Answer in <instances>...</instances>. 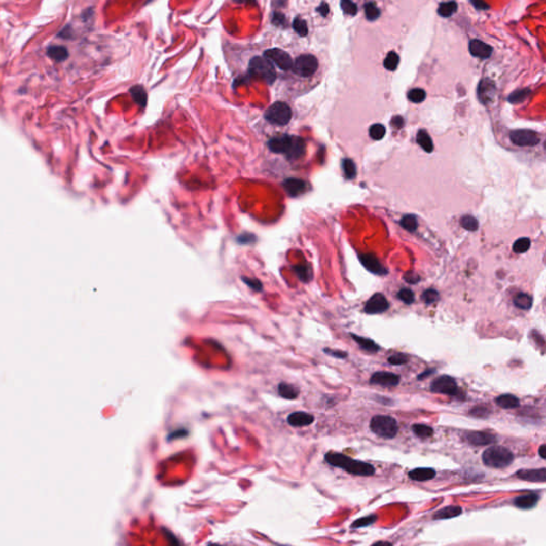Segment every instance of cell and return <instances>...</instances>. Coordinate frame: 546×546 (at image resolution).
<instances>
[{
    "instance_id": "obj_21",
    "label": "cell",
    "mask_w": 546,
    "mask_h": 546,
    "mask_svg": "<svg viewBox=\"0 0 546 546\" xmlns=\"http://www.w3.org/2000/svg\"><path fill=\"white\" fill-rule=\"evenodd\" d=\"M436 475V471L430 467H418L409 471L408 476L411 480L414 481H427L433 479Z\"/></svg>"
},
{
    "instance_id": "obj_49",
    "label": "cell",
    "mask_w": 546,
    "mask_h": 546,
    "mask_svg": "<svg viewBox=\"0 0 546 546\" xmlns=\"http://www.w3.org/2000/svg\"><path fill=\"white\" fill-rule=\"evenodd\" d=\"M390 124H391V126H394L395 128L400 129V128H403L404 125H405V120H404L403 117L396 116V117H394L393 119H391Z\"/></svg>"
},
{
    "instance_id": "obj_19",
    "label": "cell",
    "mask_w": 546,
    "mask_h": 546,
    "mask_svg": "<svg viewBox=\"0 0 546 546\" xmlns=\"http://www.w3.org/2000/svg\"><path fill=\"white\" fill-rule=\"evenodd\" d=\"M540 495L538 493H529L515 497L513 499V504L520 509H531L538 503Z\"/></svg>"
},
{
    "instance_id": "obj_32",
    "label": "cell",
    "mask_w": 546,
    "mask_h": 546,
    "mask_svg": "<svg viewBox=\"0 0 546 546\" xmlns=\"http://www.w3.org/2000/svg\"><path fill=\"white\" fill-rule=\"evenodd\" d=\"M412 430H413L415 435L420 439H427L433 435V429L427 425L415 424L413 425V427H412Z\"/></svg>"
},
{
    "instance_id": "obj_26",
    "label": "cell",
    "mask_w": 546,
    "mask_h": 546,
    "mask_svg": "<svg viewBox=\"0 0 546 546\" xmlns=\"http://www.w3.org/2000/svg\"><path fill=\"white\" fill-rule=\"evenodd\" d=\"M417 143L419 144V145L422 148V150H424L425 152L427 153H431L432 151H433V142H432V139L431 137L429 136V133L421 129L417 132Z\"/></svg>"
},
{
    "instance_id": "obj_22",
    "label": "cell",
    "mask_w": 546,
    "mask_h": 546,
    "mask_svg": "<svg viewBox=\"0 0 546 546\" xmlns=\"http://www.w3.org/2000/svg\"><path fill=\"white\" fill-rule=\"evenodd\" d=\"M463 509L459 506H448L443 508L439 511H436L433 514V520H446V519H452L457 518L462 514Z\"/></svg>"
},
{
    "instance_id": "obj_16",
    "label": "cell",
    "mask_w": 546,
    "mask_h": 546,
    "mask_svg": "<svg viewBox=\"0 0 546 546\" xmlns=\"http://www.w3.org/2000/svg\"><path fill=\"white\" fill-rule=\"evenodd\" d=\"M468 49L471 56L481 59L490 58L493 53V48L480 40H471L468 45Z\"/></svg>"
},
{
    "instance_id": "obj_2",
    "label": "cell",
    "mask_w": 546,
    "mask_h": 546,
    "mask_svg": "<svg viewBox=\"0 0 546 546\" xmlns=\"http://www.w3.org/2000/svg\"><path fill=\"white\" fill-rule=\"evenodd\" d=\"M270 151L277 154H283L289 159H299L305 154V141L297 136H280L270 139L268 143Z\"/></svg>"
},
{
    "instance_id": "obj_18",
    "label": "cell",
    "mask_w": 546,
    "mask_h": 546,
    "mask_svg": "<svg viewBox=\"0 0 546 546\" xmlns=\"http://www.w3.org/2000/svg\"><path fill=\"white\" fill-rule=\"evenodd\" d=\"M315 417L306 412H294L287 417V422L293 427H306L312 425Z\"/></svg>"
},
{
    "instance_id": "obj_30",
    "label": "cell",
    "mask_w": 546,
    "mask_h": 546,
    "mask_svg": "<svg viewBox=\"0 0 546 546\" xmlns=\"http://www.w3.org/2000/svg\"><path fill=\"white\" fill-rule=\"evenodd\" d=\"M364 11H365V16L368 20H370V22H374V20H377L379 17H380V10L378 9L377 5L373 2L370 3H367L364 5Z\"/></svg>"
},
{
    "instance_id": "obj_25",
    "label": "cell",
    "mask_w": 546,
    "mask_h": 546,
    "mask_svg": "<svg viewBox=\"0 0 546 546\" xmlns=\"http://www.w3.org/2000/svg\"><path fill=\"white\" fill-rule=\"evenodd\" d=\"M277 390H279L281 397L288 400H294L299 396V389L295 385H292L289 383L282 382L279 387H277Z\"/></svg>"
},
{
    "instance_id": "obj_54",
    "label": "cell",
    "mask_w": 546,
    "mask_h": 546,
    "mask_svg": "<svg viewBox=\"0 0 546 546\" xmlns=\"http://www.w3.org/2000/svg\"><path fill=\"white\" fill-rule=\"evenodd\" d=\"M433 373H435V370H434V369H429V370H426V372H425V373H422V374L418 375V376H417V379H418V380H424L425 378L429 377V376H430L431 374H433Z\"/></svg>"
},
{
    "instance_id": "obj_55",
    "label": "cell",
    "mask_w": 546,
    "mask_h": 546,
    "mask_svg": "<svg viewBox=\"0 0 546 546\" xmlns=\"http://www.w3.org/2000/svg\"><path fill=\"white\" fill-rule=\"evenodd\" d=\"M545 448H546V446H545L544 444L541 445L540 448H539V455H540V457H541L542 459H545V458H546V456H545Z\"/></svg>"
},
{
    "instance_id": "obj_3",
    "label": "cell",
    "mask_w": 546,
    "mask_h": 546,
    "mask_svg": "<svg viewBox=\"0 0 546 546\" xmlns=\"http://www.w3.org/2000/svg\"><path fill=\"white\" fill-rule=\"evenodd\" d=\"M514 460L513 452L507 447L494 445L482 453V461L484 465L492 468H504L512 464Z\"/></svg>"
},
{
    "instance_id": "obj_51",
    "label": "cell",
    "mask_w": 546,
    "mask_h": 546,
    "mask_svg": "<svg viewBox=\"0 0 546 546\" xmlns=\"http://www.w3.org/2000/svg\"><path fill=\"white\" fill-rule=\"evenodd\" d=\"M243 281H244L246 284H248L251 288H253L254 290L259 292V290L262 289V283L259 282V281H256V280H248V279H243Z\"/></svg>"
},
{
    "instance_id": "obj_35",
    "label": "cell",
    "mask_w": 546,
    "mask_h": 546,
    "mask_svg": "<svg viewBox=\"0 0 546 546\" xmlns=\"http://www.w3.org/2000/svg\"><path fill=\"white\" fill-rule=\"evenodd\" d=\"M378 520V517L375 514H372V515H368V517H365V518H360L356 521H354L351 525V528H360V527H366V526H369V525L374 524L376 521Z\"/></svg>"
},
{
    "instance_id": "obj_8",
    "label": "cell",
    "mask_w": 546,
    "mask_h": 546,
    "mask_svg": "<svg viewBox=\"0 0 546 546\" xmlns=\"http://www.w3.org/2000/svg\"><path fill=\"white\" fill-rule=\"evenodd\" d=\"M292 68L299 76L311 77L318 68V60L313 55H302L296 59Z\"/></svg>"
},
{
    "instance_id": "obj_15",
    "label": "cell",
    "mask_w": 546,
    "mask_h": 546,
    "mask_svg": "<svg viewBox=\"0 0 546 546\" xmlns=\"http://www.w3.org/2000/svg\"><path fill=\"white\" fill-rule=\"evenodd\" d=\"M359 260L362 265L370 272H373L378 275H384L387 273L384 266L380 263V261L374 254H369V253L360 254Z\"/></svg>"
},
{
    "instance_id": "obj_41",
    "label": "cell",
    "mask_w": 546,
    "mask_h": 546,
    "mask_svg": "<svg viewBox=\"0 0 546 546\" xmlns=\"http://www.w3.org/2000/svg\"><path fill=\"white\" fill-rule=\"evenodd\" d=\"M530 248V240L526 237L524 238H520L513 244V251L515 253H525Z\"/></svg>"
},
{
    "instance_id": "obj_43",
    "label": "cell",
    "mask_w": 546,
    "mask_h": 546,
    "mask_svg": "<svg viewBox=\"0 0 546 546\" xmlns=\"http://www.w3.org/2000/svg\"><path fill=\"white\" fill-rule=\"evenodd\" d=\"M341 7L344 13L349 15H355L357 13V7L352 0H342Z\"/></svg>"
},
{
    "instance_id": "obj_34",
    "label": "cell",
    "mask_w": 546,
    "mask_h": 546,
    "mask_svg": "<svg viewBox=\"0 0 546 546\" xmlns=\"http://www.w3.org/2000/svg\"><path fill=\"white\" fill-rule=\"evenodd\" d=\"M398 64H399V56L395 53V51H390V53H388V55L386 56L383 62L384 67L387 70L393 71L397 68Z\"/></svg>"
},
{
    "instance_id": "obj_27",
    "label": "cell",
    "mask_w": 546,
    "mask_h": 546,
    "mask_svg": "<svg viewBox=\"0 0 546 546\" xmlns=\"http://www.w3.org/2000/svg\"><path fill=\"white\" fill-rule=\"evenodd\" d=\"M457 9H458V5L456 2H447V3H443L440 5L439 7V10H438V13L442 16V17H450L452 14H455L457 12Z\"/></svg>"
},
{
    "instance_id": "obj_12",
    "label": "cell",
    "mask_w": 546,
    "mask_h": 546,
    "mask_svg": "<svg viewBox=\"0 0 546 546\" xmlns=\"http://www.w3.org/2000/svg\"><path fill=\"white\" fill-rule=\"evenodd\" d=\"M389 303L382 294H375L365 304L364 311L369 315L381 314L388 310Z\"/></svg>"
},
{
    "instance_id": "obj_10",
    "label": "cell",
    "mask_w": 546,
    "mask_h": 546,
    "mask_svg": "<svg viewBox=\"0 0 546 546\" xmlns=\"http://www.w3.org/2000/svg\"><path fill=\"white\" fill-rule=\"evenodd\" d=\"M264 56L282 70H289L293 67L294 62L292 57L280 48L268 49L265 51Z\"/></svg>"
},
{
    "instance_id": "obj_39",
    "label": "cell",
    "mask_w": 546,
    "mask_h": 546,
    "mask_svg": "<svg viewBox=\"0 0 546 546\" xmlns=\"http://www.w3.org/2000/svg\"><path fill=\"white\" fill-rule=\"evenodd\" d=\"M343 168L346 174V177L348 179H352L356 175V167L355 163L351 159H344L343 161Z\"/></svg>"
},
{
    "instance_id": "obj_52",
    "label": "cell",
    "mask_w": 546,
    "mask_h": 546,
    "mask_svg": "<svg viewBox=\"0 0 546 546\" xmlns=\"http://www.w3.org/2000/svg\"><path fill=\"white\" fill-rule=\"evenodd\" d=\"M405 279H406V281H407L408 283H410V284H415V283H417V282L419 281V276L416 275V274L413 273V272H408V273L405 275Z\"/></svg>"
},
{
    "instance_id": "obj_4",
    "label": "cell",
    "mask_w": 546,
    "mask_h": 546,
    "mask_svg": "<svg viewBox=\"0 0 546 546\" xmlns=\"http://www.w3.org/2000/svg\"><path fill=\"white\" fill-rule=\"evenodd\" d=\"M370 429L374 433L383 439H394L398 433L397 420L388 415H377L370 420Z\"/></svg>"
},
{
    "instance_id": "obj_36",
    "label": "cell",
    "mask_w": 546,
    "mask_h": 546,
    "mask_svg": "<svg viewBox=\"0 0 546 546\" xmlns=\"http://www.w3.org/2000/svg\"><path fill=\"white\" fill-rule=\"evenodd\" d=\"M293 27L295 29V31L300 37H306L307 35L308 29H307V24H306V22L304 19H302L300 17L295 18Z\"/></svg>"
},
{
    "instance_id": "obj_11",
    "label": "cell",
    "mask_w": 546,
    "mask_h": 546,
    "mask_svg": "<svg viewBox=\"0 0 546 546\" xmlns=\"http://www.w3.org/2000/svg\"><path fill=\"white\" fill-rule=\"evenodd\" d=\"M464 439L472 446H487L496 444L497 436L482 431H470L465 433Z\"/></svg>"
},
{
    "instance_id": "obj_31",
    "label": "cell",
    "mask_w": 546,
    "mask_h": 546,
    "mask_svg": "<svg viewBox=\"0 0 546 546\" xmlns=\"http://www.w3.org/2000/svg\"><path fill=\"white\" fill-rule=\"evenodd\" d=\"M530 90L529 89H523V90H518L513 92L512 94H510V96L508 97V100L509 102H511V104H520V102H523L524 100H526L528 98V96L530 95Z\"/></svg>"
},
{
    "instance_id": "obj_53",
    "label": "cell",
    "mask_w": 546,
    "mask_h": 546,
    "mask_svg": "<svg viewBox=\"0 0 546 546\" xmlns=\"http://www.w3.org/2000/svg\"><path fill=\"white\" fill-rule=\"evenodd\" d=\"M317 11L320 13L322 16H326L329 14V11H330V8L327 6V4L325 3H322L320 6H319L317 8Z\"/></svg>"
},
{
    "instance_id": "obj_48",
    "label": "cell",
    "mask_w": 546,
    "mask_h": 546,
    "mask_svg": "<svg viewBox=\"0 0 546 546\" xmlns=\"http://www.w3.org/2000/svg\"><path fill=\"white\" fill-rule=\"evenodd\" d=\"M323 352L326 353L330 356H333V357H336V358H342V359H345L348 356V353L342 351V350H332V349H329V348H324Z\"/></svg>"
},
{
    "instance_id": "obj_50",
    "label": "cell",
    "mask_w": 546,
    "mask_h": 546,
    "mask_svg": "<svg viewBox=\"0 0 546 546\" xmlns=\"http://www.w3.org/2000/svg\"><path fill=\"white\" fill-rule=\"evenodd\" d=\"M470 4L477 10H488L490 6L484 0H470Z\"/></svg>"
},
{
    "instance_id": "obj_47",
    "label": "cell",
    "mask_w": 546,
    "mask_h": 546,
    "mask_svg": "<svg viewBox=\"0 0 546 546\" xmlns=\"http://www.w3.org/2000/svg\"><path fill=\"white\" fill-rule=\"evenodd\" d=\"M398 299H400L401 301H404L406 304H412L414 302V294L412 290L410 289H407V288H405V289H401L398 295H397Z\"/></svg>"
},
{
    "instance_id": "obj_13",
    "label": "cell",
    "mask_w": 546,
    "mask_h": 546,
    "mask_svg": "<svg viewBox=\"0 0 546 546\" xmlns=\"http://www.w3.org/2000/svg\"><path fill=\"white\" fill-rule=\"evenodd\" d=\"M495 92H496L495 84H494L491 79L484 78L480 81L477 93H478V98L480 99L482 104L488 105L490 104V102H492L494 99V96H495Z\"/></svg>"
},
{
    "instance_id": "obj_33",
    "label": "cell",
    "mask_w": 546,
    "mask_h": 546,
    "mask_svg": "<svg viewBox=\"0 0 546 546\" xmlns=\"http://www.w3.org/2000/svg\"><path fill=\"white\" fill-rule=\"evenodd\" d=\"M400 224L405 230H407L409 232H415L416 229H417V226H418L417 219H416L415 215H413V214L405 215V217L401 219Z\"/></svg>"
},
{
    "instance_id": "obj_9",
    "label": "cell",
    "mask_w": 546,
    "mask_h": 546,
    "mask_svg": "<svg viewBox=\"0 0 546 546\" xmlns=\"http://www.w3.org/2000/svg\"><path fill=\"white\" fill-rule=\"evenodd\" d=\"M510 139L519 147H534L540 143L541 137L535 131L521 129L511 131Z\"/></svg>"
},
{
    "instance_id": "obj_38",
    "label": "cell",
    "mask_w": 546,
    "mask_h": 546,
    "mask_svg": "<svg viewBox=\"0 0 546 546\" xmlns=\"http://www.w3.org/2000/svg\"><path fill=\"white\" fill-rule=\"evenodd\" d=\"M461 225L467 231H476L478 230V221L476 218H474L472 215H464L460 221Z\"/></svg>"
},
{
    "instance_id": "obj_37",
    "label": "cell",
    "mask_w": 546,
    "mask_h": 546,
    "mask_svg": "<svg viewBox=\"0 0 546 546\" xmlns=\"http://www.w3.org/2000/svg\"><path fill=\"white\" fill-rule=\"evenodd\" d=\"M408 98L415 104H419L426 99V92L422 89H413L408 93Z\"/></svg>"
},
{
    "instance_id": "obj_44",
    "label": "cell",
    "mask_w": 546,
    "mask_h": 546,
    "mask_svg": "<svg viewBox=\"0 0 546 546\" xmlns=\"http://www.w3.org/2000/svg\"><path fill=\"white\" fill-rule=\"evenodd\" d=\"M421 299H422V301H424L426 304H432V303H434V302H436L439 300L440 295L434 289H428V290L424 292V294H422Z\"/></svg>"
},
{
    "instance_id": "obj_45",
    "label": "cell",
    "mask_w": 546,
    "mask_h": 546,
    "mask_svg": "<svg viewBox=\"0 0 546 546\" xmlns=\"http://www.w3.org/2000/svg\"><path fill=\"white\" fill-rule=\"evenodd\" d=\"M387 360H388V363L390 365L398 366V365H405V364L409 363V357L406 354L396 353V354L390 355Z\"/></svg>"
},
{
    "instance_id": "obj_29",
    "label": "cell",
    "mask_w": 546,
    "mask_h": 546,
    "mask_svg": "<svg viewBox=\"0 0 546 546\" xmlns=\"http://www.w3.org/2000/svg\"><path fill=\"white\" fill-rule=\"evenodd\" d=\"M514 305L521 310H529L532 306V298L527 294H519L514 298Z\"/></svg>"
},
{
    "instance_id": "obj_1",
    "label": "cell",
    "mask_w": 546,
    "mask_h": 546,
    "mask_svg": "<svg viewBox=\"0 0 546 546\" xmlns=\"http://www.w3.org/2000/svg\"><path fill=\"white\" fill-rule=\"evenodd\" d=\"M324 460L330 465L343 468L347 472L355 476L368 477L373 476L376 472V468L372 464H369V463L354 460L348 456L343 455V453L327 452L324 456Z\"/></svg>"
},
{
    "instance_id": "obj_6",
    "label": "cell",
    "mask_w": 546,
    "mask_h": 546,
    "mask_svg": "<svg viewBox=\"0 0 546 546\" xmlns=\"http://www.w3.org/2000/svg\"><path fill=\"white\" fill-rule=\"evenodd\" d=\"M249 70L253 76L261 77L268 84H273L276 78V71L267 58L254 57L249 64Z\"/></svg>"
},
{
    "instance_id": "obj_20",
    "label": "cell",
    "mask_w": 546,
    "mask_h": 546,
    "mask_svg": "<svg viewBox=\"0 0 546 546\" xmlns=\"http://www.w3.org/2000/svg\"><path fill=\"white\" fill-rule=\"evenodd\" d=\"M283 186L286 190V192L290 195V197H298L306 190V183L302 179L298 178H288L284 181Z\"/></svg>"
},
{
    "instance_id": "obj_7",
    "label": "cell",
    "mask_w": 546,
    "mask_h": 546,
    "mask_svg": "<svg viewBox=\"0 0 546 546\" xmlns=\"http://www.w3.org/2000/svg\"><path fill=\"white\" fill-rule=\"evenodd\" d=\"M430 389L432 393L434 394L458 397L459 399H461V395H463V393L458 387L456 380L450 376H440L435 378L432 381Z\"/></svg>"
},
{
    "instance_id": "obj_24",
    "label": "cell",
    "mask_w": 546,
    "mask_h": 546,
    "mask_svg": "<svg viewBox=\"0 0 546 546\" xmlns=\"http://www.w3.org/2000/svg\"><path fill=\"white\" fill-rule=\"evenodd\" d=\"M495 403L499 408L502 409H515L520 407V399L513 395L507 394L501 395L495 399Z\"/></svg>"
},
{
    "instance_id": "obj_23",
    "label": "cell",
    "mask_w": 546,
    "mask_h": 546,
    "mask_svg": "<svg viewBox=\"0 0 546 546\" xmlns=\"http://www.w3.org/2000/svg\"><path fill=\"white\" fill-rule=\"evenodd\" d=\"M351 337L356 342V344L360 347V349H363V350H365V351L370 352V353L379 352L380 347H379V345H377L373 341V339L362 337V336H357V335H355L353 333H351Z\"/></svg>"
},
{
    "instance_id": "obj_17",
    "label": "cell",
    "mask_w": 546,
    "mask_h": 546,
    "mask_svg": "<svg viewBox=\"0 0 546 546\" xmlns=\"http://www.w3.org/2000/svg\"><path fill=\"white\" fill-rule=\"evenodd\" d=\"M519 479L529 482H545L546 480V468L539 469H520L515 474Z\"/></svg>"
},
{
    "instance_id": "obj_46",
    "label": "cell",
    "mask_w": 546,
    "mask_h": 546,
    "mask_svg": "<svg viewBox=\"0 0 546 546\" xmlns=\"http://www.w3.org/2000/svg\"><path fill=\"white\" fill-rule=\"evenodd\" d=\"M295 271L302 281H304V282L310 281L311 276H312L310 268H307L306 266H302V265L301 266H297L295 268Z\"/></svg>"
},
{
    "instance_id": "obj_5",
    "label": "cell",
    "mask_w": 546,
    "mask_h": 546,
    "mask_svg": "<svg viewBox=\"0 0 546 546\" xmlns=\"http://www.w3.org/2000/svg\"><path fill=\"white\" fill-rule=\"evenodd\" d=\"M293 112L286 102L276 101L268 108L265 112V119L271 124L284 126L292 120Z\"/></svg>"
},
{
    "instance_id": "obj_28",
    "label": "cell",
    "mask_w": 546,
    "mask_h": 546,
    "mask_svg": "<svg viewBox=\"0 0 546 546\" xmlns=\"http://www.w3.org/2000/svg\"><path fill=\"white\" fill-rule=\"evenodd\" d=\"M130 93L133 97V99H135V101L137 102L138 105L144 107L147 105V101H148V95H147V92L145 90H144L142 87L140 86H136L133 87L131 90H130Z\"/></svg>"
},
{
    "instance_id": "obj_14",
    "label": "cell",
    "mask_w": 546,
    "mask_h": 546,
    "mask_svg": "<svg viewBox=\"0 0 546 546\" xmlns=\"http://www.w3.org/2000/svg\"><path fill=\"white\" fill-rule=\"evenodd\" d=\"M400 382V378L396 374L388 372H378L375 373L370 378V383L374 385H379L383 387H393L397 386Z\"/></svg>"
},
{
    "instance_id": "obj_40",
    "label": "cell",
    "mask_w": 546,
    "mask_h": 546,
    "mask_svg": "<svg viewBox=\"0 0 546 546\" xmlns=\"http://www.w3.org/2000/svg\"><path fill=\"white\" fill-rule=\"evenodd\" d=\"M369 135L376 141L383 139L385 136V127L382 124H374L369 128Z\"/></svg>"
},
{
    "instance_id": "obj_42",
    "label": "cell",
    "mask_w": 546,
    "mask_h": 546,
    "mask_svg": "<svg viewBox=\"0 0 546 546\" xmlns=\"http://www.w3.org/2000/svg\"><path fill=\"white\" fill-rule=\"evenodd\" d=\"M469 414L474 417H478V418H488L490 415H491V410L487 407H483V406H477V407H474L470 411H469Z\"/></svg>"
}]
</instances>
